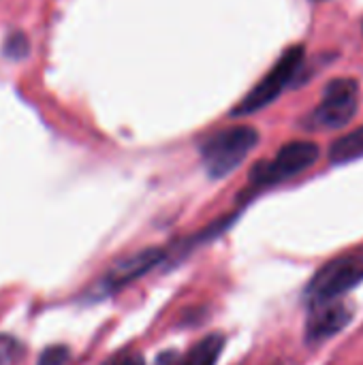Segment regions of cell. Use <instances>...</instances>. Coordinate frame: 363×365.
<instances>
[{
    "label": "cell",
    "instance_id": "1",
    "mask_svg": "<svg viewBox=\"0 0 363 365\" xmlns=\"http://www.w3.org/2000/svg\"><path fill=\"white\" fill-rule=\"evenodd\" d=\"M259 133L252 126H229L214 133L201 145V158L212 178H225L255 150Z\"/></svg>",
    "mask_w": 363,
    "mask_h": 365
},
{
    "label": "cell",
    "instance_id": "2",
    "mask_svg": "<svg viewBox=\"0 0 363 365\" xmlns=\"http://www.w3.org/2000/svg\"><path fill=\"white\" fill-rule=\"evenodd\" d=\"M359 109V81L353 77L332 79L321 103L306 115L304 126L308 130H336L347 126Z\"/></svg>",
    "mask_w": 363,
    "mask_h": 365
},
{
    "label": "cell",
    "instance_id": "3",
    "mask_svg": "<svg viewBox=\"0 0 363 365\" xmlns=\"http://www.w3.org/2000/svg\"><path fill=\"white\" fill-rule=\"evenodd\" d=\"M304 58H306L304 45H291L289 49H285V53L270 68V73L242 98V103L231 113L235 118L250 115V113L267 107L270 103H274L287 90V86L297 77V73L304 68Z\"/></svg>",
    "mask_w": 363,
    "mask_h": 365
},
{
    "label": "cell",
    "instance_id": "4",
    "mask_svg": "<svg viewBox=\"0 0 363 365\" xmlns=\"http://www.w3.org/2000/svg\"><path fill=\"white\" fill-rule=\"evenodd\" d=\"M363 280V250L344 255L329 265H325L308 287L310 304L338 299L342 293L351 291Z\"/></svg>",
    "mask_w": 363,
    "mask_h": 365
},
{
    "label": "cell",
    "instance_id": "5",
    "mask_svg": "<svg viewBox=\"0 0 363 365\" xmlns=\"http://www.w3.org/2000/svg\"><path fill=\"white\" fill-rule=\"evenodd\" d=\"M319 145L312 141H291L285 148H280V152L272 160L259 163L252 169L250 180L257 186H272L285 182L312 167L319 158Z\"/></svg>",
    "mask_w": 363,
    "mask_h": 365
},
{
    "label": "cell",
    "instance_id": "6",
    "mask_svg": "<svg viewBox=\"0 0 363 365\" xmlns=\"http://www.w3.org/2000/svg\"><path fill=\"white\" fill-rule=\"evenodd\" d=\"M353 319L351 306L344 302L332 299L321 302L312 306V312L308 317V342H323L336 334H340Z\"/></svg>",
    "mask_w": 363,
    "mask_h": 365
},
{
    "label": "cell",
    "instance_id": "7",
    "mask_svg": "<svg viewBox=\"0 0 363 365\" xmlns=\"http://www.w3.org/2000/svg\"><path fill=\"white\" fill-rule=\"evenodd\" d=\"M163 259V252L156 248H148L139 255H133L124 261H120L105 278V284L109 289H120L124 284H128L131 280H137L139 276L148 274L158 261Z\"/></svg>",
    "mask_w": 363,
    "mask_h": 365
},
{
    "label": "cell",
    "instance_id": "8",
    "mask_svg": "<svg viewBox=\"0 0 363 365\" xmlns=\"http://www.w3.org/2000/svg\"><path fill=\"white\" fill-rule=\"evenodd\" d=\"M357 158H363V126L336 139L329 148V160L334 165H347Z\"/></svg>",
    "mask_w": 363,
    "mask_h": 365
},
{
    "label": "cell",
    "instance_id": "9",
    "mask_svg": "<svg viewBox=\"0 0 363 365\" xmlns=\"http://www.w3.org/2000/svg\"><path fill=\"white\" fill-rule=\"evenodd\" d=\"M223 346H225V338L220 334L208 336L190 349V353L180 365H216L223 353Z\"/></svg>",
    "mask_w": 363,
    "mask_h": 365
},
{
    "label": "cell",
    "instance_id": "10",
    "mask_svg": "<svg viewBox=\"0 0 363 365\" xmlns=\"http://www.w3.org/2000/svg\"><path fill=\"white\" fill-rule=\"evenodd\" d=\"M68 349L66 346H49L43 351L39 365H64L68 361Z\"/></svg>",
    "mask_w": 363,
    "mask_h": 365
},
{
    "label": "cell",
    "instance_id": "11",
    "mask_svg": "<svg viewBox=\"0 0 363 365\" xmlns=\"http://www.w3.org/2000/svg\"><path fill=\"white\" fill-rule=\"evenodd\" d=\"M4 51H6V56H11V58H21V56H26L28 53V38L21 34V32H13L11 36H9V41H6V47H4Z\"/></svg>",
    "mask_w": 363,
    "mask_h": 365
},
{
    "label": "cell",
    "instance_id": "12",
    "mask_svg": "<svg viewBox=\"0 0 363 365\" xmlns=\"http://www.w3.org/2000/svg\"><path fill=\"white\" fill-rule=\"evenodd\" d=\"M105 365H143V359L137 353H124V355L113 357L111 361H107Z\"/></svg>",
    "mask_w": 363,
    "mask_h": 365
},
{
    "label": "cell",
    "instance_id": "13",
    "mask_svg": "<svg viewBox=\"0 0 363 365\" xmlns=\"http://www.w3.org/2000/svg\"><path fill=\"white\" fill-rule=\"evenodd\" d=\"M15 344L6 338H0V365L9 364L13 359V353H15Z\"/></svg>",
    "mask_w": 363,
    "mask_h": 365
},
{
    "label": "cell",
    "instance_id": "14",
    "mask_svg": "<svg viewBox=\"0 0 363 365\" xmlns=\"http://www.w3.org/2000/svg\"><path fill=\"white\" fill-rule=\"evenodd\" d=\"M317 2H321V0H317Z\"/></svg>",
    "mask_w": 363,
    "mask_h": 365
}]
</instances>
